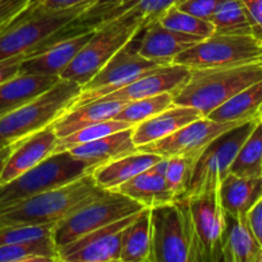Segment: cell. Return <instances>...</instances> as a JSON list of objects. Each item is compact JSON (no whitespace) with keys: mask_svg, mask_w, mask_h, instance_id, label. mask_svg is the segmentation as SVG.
Listing matches in <instances>:
<instances>
[{"mask_svg":"<svg viewBox=\"0 0 262 262\" xmlns=\"http://www.w3.org/2000/svg\"><path fill=\"white\" fill-rule=\"evenodd\" d=\"M106 192V189L96 186L91 173H89L66 186L38 193L0 211V228L58 224Z\"/></svg>","mask_w":262,"mask_h":262,"instance_id":"obj_1","label":"cell"},{"mask_svg":"<svg viewBox=\"0 0 262 262\" xmlns=\"http://www.w3.org/2000/svg\"><path fill=\"white\" fill-rule=\"evenodd\" d=\"M260 79L262 60L233 67L191 69L186 83L173 94V102L193 107L207 117L212 110Z\"/></svg>","mask_w":262,"mask_h":262,"instance_id":"obj_2","label":"cell"},{"mask_svg":"<svg viewBox=\"0 0 262 262\" xmlns=\"http://www.w3.org/2000/svg\"><path fill=\"white\" fill-rule=\"evenodd\" d=\"M96 3H86L67 10L48 12L28 5L14 20L0 31V60L27 53L43 50L46 41L61 33Z\"/></svg>","mask_w":262,"mask_h":262,"instance_id":"obj_3","label":"cell"},{"mask_svg":"<svg viewBox=\"0 0 262 262\" xmlns=\"http://www.w3.org/2000/svg\"><path fill=\"white\" fill-rule=\"evenodd\" d=\"M81 91L78 83L60 78L37 97L0 117V148L50 125L71 106Z\"/></svg>","mask_w":262,"mask_h":262,"instance_id":"obj_4","label":"cell"},{"mask_svg":"<svg viewBox=\"0 0 262 262\" xmlns=\"http://www.w3.org/2000/svg\"><path fill=\"white\" fill-rule=\"evenodd\" d=\"M219 184L207 183L182 199L189 225V262H222L225 220Z\"/></svg>","mask_w":262,"mask_h":262,"instance_id":"obj_5","label":"cell"},{"mask_svg":"<svg viewBox=\"0 0 262 262\" xmlns=\"http://www.w3.org/2000/svg\"><path fill=\"white\" fill-rule=\"evenodd\" d=\"M94 170L69 151L54 152L33 168L0 186V211L42 192L66 186Z\"/></svg>","mask_w":262,"mask_h":262,"instance_id":"obj_6","label":"cell"},{"mask_svg":"<svg viewBox=\"0 0 262 262\" xmlns=\"http://www.w3.org/2000/svg\"><path fill=\"white\" fill-rule=\"evenodd\" d=\"M143 26L145 22L140 18L119 17L95 28L91 38L64 69L60 78L84 86Z\"/></svg>","mask_w":262,"mask_h":262,"instance_id":"obj_7","label":"cell"},{"mask_svg":"<svg viewBox=\"0 0 262 262\" xmlns=\"http://www.w3.org/2000/svg\"><path fill=\"white\" fill-rule=\"evenodd\" d=\"M262 60V43L252 35H212L173 59L189 69L219 68Z\"/></svg>","mask_w":262,"mask_h":262,"instance_id":"obj_8","label":"cell"},{"mask_svg":"<svg viewBox=\"0 0 262 262\" xmlns=\"http://www.w3.org/2000/svg\"><path fill=\"white\" fill-rule=\"evenodd\" d=\"M143 209V205L125 194L117 191H107L104 196L59 222L54 228V241L59 250L92 230L112 224Z\"/></svg>","mask_w":262,"mask_h":262,"instance_id":"obj_9","label":"cell"},{"mask_svg":"<svg viewBox=\"0 0 262 262\" xmlns=\"http://www.w3.org/2000/svg\"><path fill=\"white\" fill-rule=\"evenodd\" d=\"M150 262H189V225L182 199L151 207Z\"/></svg>","mask_w":262,"mask_h":262,"instance_id":"obj_10","label":"cell"},{"mask_svg":"<svg viewBox=\"0 0 262 262\" xmlns=\"http://www.w3.org/2000/svg\"><path fill=\"white\" fill-rule=\"evenodd\" d=\"M170 64V63H169ZM166 66L141 56L133 48L132 40L112 56L109 61L82 86V91L67 110L99 100L105 95L127 86L147 72ZM66 110V112H67Z\"/></svg>","mask_w":262,"mask_h":262,"instance_id":"obj_11","label":"cell"},{"mask_svg":"<svg viewBox=\"0 0 262 262\" xmlns=\"http://www.w3.org/2000/svg\"><path fill=\"white\" fill-rule=\"evenodd\" d=\"M257 118L246 120L215 137L200 152L194 163L186 196L199 192L205 184L220 183L229 174V169L238 151L252 132ZM183 199V197H182Z\"/></svg>","mask_w":262,"mask_h":262,"instance_id":"obj_12","label":"cell"},{"mask_svg":"<svg viewBox=\"0 0 262 262\" xmlns=\"http://www.w3.org/2000/svg\"><path fill=\"white\" fill-rule=\"evenodd\" d=\"M138 212L96 230H92L78 239L60 247L59 248L60 262L120 261L123 230L135 219Z\"/></svg>","mask_w":262,"mask_h":262,"instance_id":"obj_13","label":"cell"},{"mask_svg":"<svg viewBox=\"0 0 262 262\" xmlns=\"http://www.w3.org/2000/svg\"><path fill=\"white\" fill-rule=\"evenodd\" d=\"M238 124L241 123H220L207 117H202L183 125L178 130L161 140L141 146L138 150L156 154L161 158H169L174 155H191L199 158L200 152L206 147L207 143L211 142L223 132Z\"/></svg>","mask_w":262,"mask_h":262,"instance_id":"obj_14","label":"cell"},{"mask_svg":"<svg viewBox=\"0 0 262 262\" xmlns=\"http://www.w3.org/2000/svg\"><path fill=\"white\" fill-rule=\"evenodd\" d=\"M184 0H100L69 27L84 32L119 17L140 18L145 25L156 19L164 10Z\"/></svg>","mask_w":262,"mask_h":262,"instance_id":"obj_15","label":"cell"},{"mask_svg":"<svg viewBox=\"0 0 262 262\" xmlns=\"http://www.w3.org/2000/svg\"><path fill=\"white\" fill-rule=\"evenodd\" d=\"M189 74L191 69L188 67L177 63L166 64L147 72L127 86L110 92L99 100H119L130 102L164 92L174 94L179 87L186 83Z\"/></svg>","mask_w":262,"mask_h":262,"instance_id":"obj_16","label":"cell"},{"mask_svg":"<svg viewBox=\"0 0 262 262\" xmlns=\"http://www.w3.org/2000/svg\"><path fill=\"white\" fill-rule=\"evenodd\" d=\"M140 33L141 38L138 42H136L135 37L132 40L135 50L148 60L164 64L173 63V59L178 54L201 41L192 36L169 30L158 19L146 23Z\"/></svg>","mask_w":262,"mask_h":262,"instance_id":"obj_17","label":"cell"},{"mask_svg":"<svg viewBox=\"0 0 262 262\" xmlns=\"http://www.w3.org/2000/svg\"><path fill=\"white\" fill-rule=\"evenodd\" d=\"M94 30L84 31L77 35L63 37L50 43L48 48L25 59L20 64L19 73L42 74V76L59 77L64 69L71 64L78 51L91 38Z\"/></svg>","mask_w":262,"mask_h":262,"instance_id":"obj_18","label":"cell"},{"mask_svg":"<svg viewBox=\"0 0 262 262\" xmlns=\"http://www.w3.org/2000/svg\"><path fill=\"white\" fill-rule=\"evenodd\" d=\"M56 142L58 136L53 124H50L13 143V150L0 176V186L8 183L54 154Z\"/></svg>","mask_w":262,"mask_h":262,"instance_id":"obj_19","label":"cell"},{"mask_svg":"<svg viewBox=\"0 0 262 262\" xmlns=\"http://www.w3.org/2000/svg\"><path fill=\"white\" fill-rule=\"evenodd\" d=\"M202 117L204 115L193 107L173 104L159 114L136 124L133 127V142L137 148L155 142Z\"/></svg>","mask_w":262,"mask_h":262,"instance_id":"obj_20","label":"cell"},{"mask_svg":"<svg viewBox=\"0 0 262 262\" xmlns=\"http://www.w3.org/2000/svg\"><path fill=\"white\" fill-rule=\"evenodd\" d=\"M224 230L222 239V262H256L261 250L246 215L224 211Z\"/></svg>","mask_w":262,"mask_h":262,"instance_id":"obj_21","label":"cell"},{"mask_svg":"<svg viewBox=\"0 0 262 262\" xmlns=\"http://www.w3.org/2000/svg\"><path fill=\"white\" fill-rule=\"evenodd\" d=\"M160 159L161 156L156 154L137 150L97 166L91 171V176L100 188L115 191L118 187L132 179L133 177L151 168Z\"/></svg>","mask_w":262,"mask_h":262,"instance_id":"obj_22","label":"cell"},{"mask_svg":"<svg viewBox=\"0 0 262 262\" xmlns=\"http://www.w3.org/2000/svg\"><path fill=\"white\" fill-rule=\"evenodd\" d=\"M127 104V101L119 100H95L89 104L67 110L51 124L58 138L66 137L89 125L114 119L115 115Z\"/></svg>","mask_w":262,"mask_h":262,"instance_id":"obj_23","label":"cell"},{"mask_svg":"<svg viewBox=\"0 0 262 262\" xmlns=\"http://www.w3.org/2000/svg\"><path fill=\"white\" fill-rule=\"evenodd\" d=\"M137 150V146L133 142V127H129L99 140L76 146L68 151L77 159L86 161L95 169L102 164H106Z\"/></svg>","mask_w":262,"mask_h":262,"instance_id":"obj_24","label":"cell"},{"mask_svg":"<svg viewBox=\"0 0 262 262\" xmlns=\"http://www.w3.org/2000/svg\"><path fill=\"white\" fill-rule=\"evenodd\" d=\"M219 196L224 211L237 216L247 215L262 199V176L238 177L229 173L220 182Z\"/></svg>","mask_w":262,"mask_h":262,"instance_id":"obj_25","label":"cell"},{"mask_svg":"<svg viewBox=\"0 0 262 262\" xmlns=\"http://www.w3.org/2000/svg\"><path fill=\"white\" fill-rule=\"evenodd\" d=\"M59 77L42 74H17L0 84V117L18 109L53 87Z\"/></svg>","mask_w":262,"mask_h":262,"instance_id":"obj_26","label":"cell"},{"mask_svg":"<svg viewBox=\"0 0 262 262\" xmlns=\"http://www.w3.org/2000/svg\"><path fill=\"white\" fill-rule=\"evenodd\" d=\"M115 191L140 202L147 209L169 204L176 200V196L166 184L165 177L155 173L150 168L123 183Z\"/></svg>","mask_w":262,"mask_h":262,"instance_id":"obj_27","label":"cell"},{"mask_svg":"<svg viewBox=\"0 0 262 262\" xmlns=\"http://www.w3.org/2000/svg\"><path fill=\"white\" fill-rule=\"evenodd\" d=\"M150 209L145 207L123 230L120 262H150Z\"/></svg>","mask_w":262,"mask_h":262,"instance_id":"obj_28","label":"cell"},{"mask_svg":"<svg viewBox=\"0 0 262 262\" xmlns=\"http://www.w3.org/2000/svg\"><path fill=\"white\" fill-rule=\"evenodd\" d=\"M262 106V79L238 92L237 95L212 110L207 118L220 123L237 122L257 118V113Z\"/></svg>","mask_w":262,"mask_h":262,"instance_id":"obj_29","label":"cell"},{"mask_svg":"<svg viewBox=\"0 0 262 262\" xmlns=\"http://www.w3.org/2000/svg\"><path fill=\"white\" fill-rule=\"evenodd\" d=\"M54 235L25 243L0 245V262H59Z\"/></svg>","mask_w":262,"mask_h":262,"instance_id":"obj_30","label":"cell"},{"mask_svg":"<svg viewBox=\"0 0 262 262\" xmlns=\"http://www.w3.org/2000/svg\"><path fill=\"white\" fill-rule=\"evenodd\" d=\"M229 173L238 177L262 176V122L258 120L255 128L232 163Z\"/></svg>","mask_w":262,"mask_h":262,"instance_id":"obj_31","label":"cell"},{"mask_svg":"<svg viewBox=\"0 0 262 262\" xmlns=\"http://www.w3.org/2000/svg\"><path fill=\"white\" fill-rule=\"evenodd\" d=\"M210 22L215 35H252L251 25L241 0H224Z\"/></svg>","mask_w":262,"mask_h":262,"instance_id":"obj_32","label":"cell"},{"mask_svg":"<svg viewBox=\"0 0 262 262\" xmlns=\"http://www.w3.org/2000/svg\"><path fill=\"white\" fill-rule=\"evenodd\" d=\"M156 19L169 30L192 36L199 40H204L214 35V26L210 20L183 12L177 5L164 10Z\"/></svg>","mask_w":262,"mask_h":262,"instance_id":"obj_33","label":"cell"},{"mask_svg":"<svg viewBox=\"0 0 262 262\" xmlns=\"http://www.w3.org/2000/svg\"><path fill=\"white\" fill-rule=\"evenodd\" d=\"M173 94L164 92V94L155 95V96L145 97V99L130 101L118 113L114 119L120 122L128 123L135 127L138 123L159 114L163 110L168 109L173 105Z\"/></svg>","mask_w":262,"mask_h":262,"instance_id":"obj_34","label":"cell"},{"mask_svg":"<svg viewBox=\"0 0 262 262\" xmlns=\"http://www.w3.org/2000/svg\"><path fill=\"white\" fill-rule=\"evenodd\" d=\"M129 127H132V125L117 119H109L105 120V122H100L96 123V124L89 125V127H84L82 129L76 130V132L71 133V135L66 136V137L58 138V142H56L55 148H54V152L68 151L71 148L76 147V146L99 140V138H102L105 136H109L112 133H115L118 130L125 129V128Z\"/></svg>","mask_w":262,"mask_h":262,"instance_id":"obj_35","label":"cell"},{"mask_svg":"<svg viewBox=\"0 0 262 262\" xmlns=\"http://www.w3.org/2000/svg\"><path fill=\"white\" fill-rule=\"evenodd\" d=\"M197 156L174 155L166 158L165 181L177 199L186 196Z\"/></svg>","mask_w":262,"mask_h":262,"instance_id":"obj_36","label":"cell"},{"mask_svg":"<svg viewBox=\"0 0 262 262\" xmlns=\"http://www.w3.org/2000/svg\"><path fill=\"white\" fill-rule=\"evenodd\" d=\"M56 224L40 225H10L0 228V245L25 243L54 235Z\"/></svg>","mask_w":262,"mask_h":262,"instance_id":"obj_37","label":"cell"},{"mask_svg":"<svg viewBox=\"0 0 262 262\" xmlns=\"http://www.w3.org/2000/svg\"><path fill=\"white\" fill-rule=\"evenodd\" d=\"M223 2L224 0H184V2L179 3L177 7L194 17L210 20L215 10L219 8Z\"/></svg>","mask_w":262,"mask_h":262,"instance_id":"obj_38","label":"cell"},{"mask_svg":"<svg viewBox=\"0 0 262 262\" xmlns=\"http://www.w3.org/2000/svg\"><path fill=\"white\" fill-rule=\"evenodd\" d=\"M252 30V36L262 43V0H241Z\"/></svg>","mask_w":262,"mask_h":262,"instance_id":"obj_39","label":"cell"},{"mask_svg":"<svg viewBox=\"0 0 262 262\" xmlns=\"http://www.w3.org/2000/svg\"><path fill=\"white\" fill-rule=\"evenodd\" d=\"M30 3L31 0H0V31L14 20Z\"/></svg>","mask_w":262,"mask_h":262,"instance_id":"obj_40","label":"cell"},{"mask_svg":"<svg viewBox=\"0 0 262 262\" xmlns=\"http://www.w3.org/2000/svg\"><path fill=\"white\" fill-rule=\"evenodd\" d=\"M36 53H38V50L27 51V53L18 54V55L10 56V58L4 59V60H0V84L3 82L8 81V79L13 78L17 74H19L20 64L23 63V60L30 58V56H32Z\"/></svg>","mask_w":262,"mask_h":262,"instance_id":"obj_41","label":"cell"},{"mask_svg":"<svg viewBox=\"0 0 262 262\" xmlns=\"http://www.w3.org/2000/svg\"><path fill=\"white\" fill-rule=\"evenodd\" d=\"M100 0H31L30 5L41 10L56 12V10H67L77 5L86 4V3H97Z\"/></svg>","mask_w":262,"mask_h":262,"instance_id":"obj_42","label":"cell"},{"mask_svg":"<svg viewBox=\"0 0 262 262\" xmlns=\"http://www.w3.org/2000/svg\"><path fill=\"white\" fill-rule=\"evenodd\" d=\"M246 217H247V223L253 235L262 247V199L251 207Z\"/></svg>","mask_w":262,"mask_h":262,"instance_id":"obj_43","label":"cell"},{"mask_svg":"<svg viewBox=\"0 0 262 262\" xmlns=\"http://www.w3.org/2000/svg\"><path fill=\"white\" fill-rule=\"evenodd\" d=\"M12 150H13V145L5 146V147L0 148V176H2L3 169H4L5 163H7L8 158H9Z\"/></svg>","mask_w":262,"mask_h":262,"instance_id":"obj_44","label":"cell"},{"mask_svg":"<svg viewBox=\"0 0 262 262\" xmlns=\"http://www.w3.org/2000/svg\"><path fill=\"white\" fill-rule=\"evenodd\" d=\"M256 262H262V248L260 250V252H258L257 257H256Z\"/></svg>","mask_w":262,"mask_h":262,"instance_id":"obj_45","label":"cell"},{"mask_svg":"<svg viewBox=\"0 0 262 262\" xmlns=\"http://www.w3.org/2000/svg\"><path fill=\"white\" fill-rule=\"evenodd\" d=\"M257 119L262 122V106L260 107V110H258V113H257Z\"/></svg>","mask_w":262,"mask_h":262,"instance_id":"obj_46","label":"cell"}]
</instances>
